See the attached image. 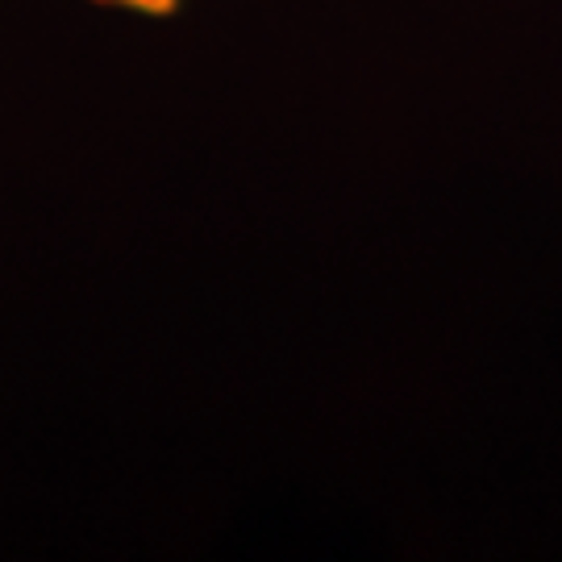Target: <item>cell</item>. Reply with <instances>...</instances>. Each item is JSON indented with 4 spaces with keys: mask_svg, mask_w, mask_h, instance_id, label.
Returning <instances> with one entry per match:
<instances>
[{
    "mask_svg": "<svg viewBox=\"0 0 562 562\" xmlns=\"http://www.w3.org/2000/svg\"><path fill=\"white\" fill-rule=\"evenodd\" d=\"M117 4H138V9H167L171 0H117Z\"/></svg>",
    "mask_w": 562,
    "mask_h": 562,
    "instance_id": "1",
    "label": "cell"
}]
</instances>
